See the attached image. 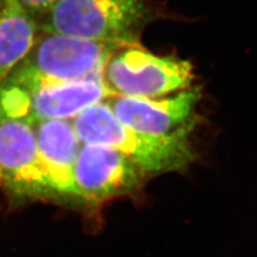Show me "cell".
Masks as SVG:
<instances>
[{
	"mask_svg": "<svg viewBox=\"0 0 257 257\" xmlns=\"http://www.w3.org/2000/svg\"><path fill=\"white\" fill-rule=\"evenodd\" d=\"M0 8H2V7H0Z\"/></svg>",
	"mask_w": 257,
	"mask_h": 257,
	"instance_id": "4fadbf2b",
	"label": "cell"
},
{
	"mask_svg": "<svg viewBox=\"0 0 257 257\" xmlns=\"http://www.w3.org/2000/svg\"><path fill=\"white\" fill-rule=\"evenodd\" d=\"M156 18L148 0H58L39 26L42 32L138 45Z\"/></svg>",
	"mask_w": 257,
	"mask_h": 257,
	"instance_id": "3957f363",
	"label": "cell"
},
{
	"mask_svg": "<svg viewBox=\"0 0 257 257\" xmlns=\"http://www.w3.org/2000/svg\"><path fill=\"white\" fill-rule=\"evenodd\" d=\"M130 45L40 31L27 57L4 82L32 91L47 85L103 79L109 58Z\"/></svg>",
	"mask_w": 257,
	"mask_h": 257,
	"instance_id": "7a4b0ae2",
	"label": "cell"
},
{
	"mask_svg": "<svg viewBox=\"0 0 257 257\" xmlns=\"http://www.w3.org/2000/svg\"><path fill=\"white\" fill-rule=\"evenodd\" d=\"M25 11L32 18H44L58 0H5Z\"/></svg>",
	"mask_w": 257,
	"mask_h": 257,
	"instance_id": "8fae6325",
	"label": "cell"
},
{
	"mask_svg": "<svg viewBox=\"0 0 257 257\" xmlns=\"http://www.w3.org/2000/svg\"><path fill=\"white\" fill-rule=\"evenodd\" d=\"M4 2H5V0H0V7H2V6H3Z\"/></svg>",
	"mask_w": 257,
	"mask_h": 257,
	"instance_id": "7c38bea8",
	"label": "cell"
},
{
	"mask_svg": "<svg viewBox=\"0 0 257 257\" xmlns=\"http://www.w3.org/2000/svg\"><path fill=\"white\" fill-rule=\"evenodd\" d=\"M0 186L24 198L56 195L39 154L34 126L0 115Z\"/></svg>",
	"mask_w": 257,
	"mask_h": 257,
	"instance_id": "8992f818",
	"label": "cell"
},
{
	"mask_svg": "<svg viewBox=\"0 0 257 257\" xmlns=\"http://www.w3.org/2000/svg\"><path fill=\"white\" fill-rule=\"evenodd\" d=\"M202 90L197 86L161 98L115 95L106 102L122 124L145 134L193 140L200 123Z\"/></svg>",
	"mask_w": 257,
	"mask_h": 257,
	"instance_id": "5b68a950",
	"label": "cell"
},
{
	"mask_svg": "<svg viewBox=\"0 0 257 257\" xmlns=\"http://www.w3.org/2000/svg\"><path fill=\"white\" fill-rule=\"evenodd\" d=\"M28 93L31 124L41 120L73 119L86 108L116 95L103 79L47 85Z\"/></svg>",
	"mask_w": 257,
	"mask_h": 257,
	"instance_id": "9c48e42d",
	"label": "cell"
},
{
	"mask_svg": "<svg viewBox=\"0 0 257 257\" xmlns=\"http://www.w3.org/2000/svg\"><path fill=\"white\" fill-rule=\"evenodd\" d=\"M39 31L35 18L4 2L0 8V84L27 57Z\"/></svg>",
	"mask_w": 257,
	"mask_h": 257,
	"instance_id": "30bf717a",
	"label": "cell"
},
{
	"mask_svg": "<svg viewBox=\"0 0 257 257\" xmlns=\"http://www.w3.org/2000/svg\"><path fill=\"white\" fill-rule=\"evenodd\" d=\"M82 144L117 150L145 175L181 172L197 157L193 140L158 138L122 124L106 101L86 108L72 119Z\"/></svg>",
	"mask_w": 257,
	"mask_h": 257,
	"instance_id": "6da1fadb",
	"label": "cell"
},
{
	"mask_svg": "<svg viewBox=\"0 0 257 257\" xmlns=\"http://www.w3.org/2000/svg\"><path fill=\"white\" fill-rule=\"evenodd\" d=\"M146 178L140 168L117 150L101 145L83 144L75 163L77 198L101 204L141 188Z\"/></svg>",
	"mask_w": 257,
	"mask_h": 257,
	"instance_id": "52a82bcc",
	"label": "cell"
},
{
	"mask_svg": "<svg viewBox=\"0 0 257 257\" xmlns=\"http://www.w3.org/2000/svg\"><path fill=\"white\" fill-rule=\"evenodd\" d=\"M194 68L173 55L159 56L139 45L120 48L109 58L103 80L116 95L161 98L192 86Z\"/></svg>",
	"mask_w": 257,
	"mask_h": 257,
	"instance_id": "277c9868",
	"label": "cell"
},
{
	"mask_svg": "<svg viewBox=\"0 0 257 257\" xmlns=\"http://www.w3.org/2000/svg\"><path fill=\"white\" fill-rule=\"evenodd\" d=\"M32 126L53 191L56 195L77 198L74 168L83 144L72 121L63 119L41 120L32 123Z\"/></svg>",
	"mask_w": 257,
	"mask_h": 257,
	"instance_id": "ba28073f",
	"label": "cell"
}]
</instances>
